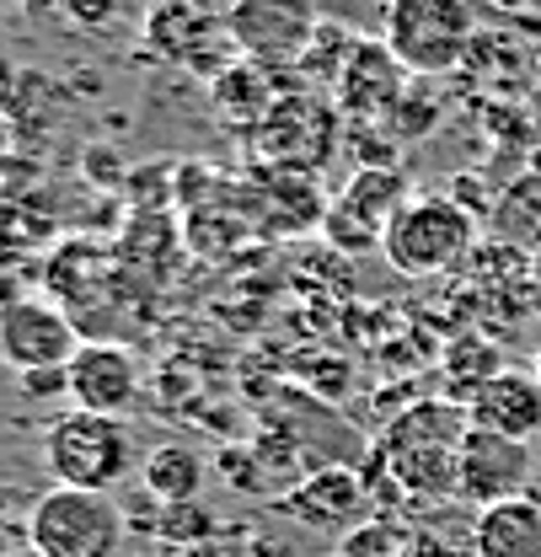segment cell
<instances>
[{
    "label": "cell",
    "mask_w": 541,
    "mask_h": 557,
    "mask_svg": "<svg viewBox=\"0 0 541 557\" xmlns=\"http://www.w3.org/2000/svg\"><path fill=\"white\" fill-rule=\"evenodd\" d=\"M397 553H407V542L392 520H370V525L343 536V557H397Z\"/></svg>",
    "instance_id": "cell-20"
},
{
    "label": "cell",
    "mask_w": 541,
    "mask_h": 557,
    "mask_svg": "<svg viewBox=\"0 0 541 557\" xmlns=\"http://www.w3.org/2000/svg\"><path fill=\"white\" fill-rule=\"evenodd\" d=\"M339 557H343V553H339Z\"/></svg>",
    "instance_id": "cell-30"
},
{
    "label": "cell",
    "mask_w": 541,
    "mask_h": 557,
    "mask_svg": "<svg viewBox=\"0 0 541 557\" xmlns=\"http://www.w3.org/2000/svg\"><path fill=\"white\" fill-rule=\"evenodd\" d=\"M81 348V333L54 300L22 295L11 311H0V359L11 370H44V364H70Z\"/></svg>",
    "instance_id": "cell-9"
},
{
    "label": "cell",
    "mask_w": 541,
    "mask_h": 557,
    "mask_svg": "<svg viewBox=\"0 0 541 557\" xmlns=\"http://www.w3.org/2000/svg\"><path fill=\"white\" fill-rule=\"evenodd\" d=\"M359 504V478L354 472H311L306 483L295 487L290 498H284V509L295 515V520H306V525H343L348 520V509Z\"/></svg>",
    "instance_id": "cell-15"
},
{
    "label": "cell",
    "mask_w": 541,
    "mask_h": 557,
    "mask_svg": "<svg viewBox=\"0 0 541 557\" xmlns=\"http://www.w3.org/2000/svg\"><path fill=\"white\" fill-rule=\"evenodd\" d=\"M258 129V156L269 172H295L311 177L333 161L339 150V102H328L322 91H300V86H279L273 108L253 124Z\"/></svg>",
    "instance_id": "cell-4"
},
{
    "label": "cell",
    "mask_w": 541,
    "mask_h": 557,
    "mask_svg": "<svg viewBox=\"0 0 541 557\" xmlns=\"http://www.w3.org/2000/svg\"><path fill=\"white\" fill-rule=\"evenodd\" d=\"M65 370H70V403H75V408H86V413L124 418L130 408H135L139 386H145L139 359L124 344H108V338L81 344Z\"/></svg>",
    "instance_id": "cell-10"
},
{
    "label": "cell",
    "mask_w": 541,
    "mask_h": 557,
    "mask_svg": "<svg viewBox=\"0 0 541 557\" xmlns=\"http://www.w3.org/2000/svg\"><path fill=\"white\" fill-rule=\"evenodd\" d=\"M381 44L397 54L413 81H440L472 54L477 11L472 0H386Z\"/></svg>",
    "instance_id": "cell-2"
},
{
    "label": "cell",
    "mask_w": 541,
    "mask_h": 557,
    "mask_svg": "<svg viewBox=\"0 0 541 557\" xmlns=\"http://www.w3.org/2000/svg\"><path fill=\"white\" fill-rule=\"evenodd\" d=\"M526 306L541 317V247L531 252V263H526Z\"/></svg>",
    "instance_id": "cell-23"
},
{
    "label": "cell",
    "mask_w": 541,
    "mask_h": 557,
    "mask_svg": "<svg viewBox=\"0 0 541 557\" xmlns=\"http://www.w3.org/2000/svg\"><path fill=\"white\" fill-rule=\"evenodd\" d=\"M209 520L199 515V504H167V520H161V536H204Z\"/></svg>",
    "instance_id": "cell-22"
},
{
    "label": "cell",
    "mask_w": 541,
    "mask_h": 557,
    "mask_svg": "<svg viewBox=\"0 0 541 557\" xmlns=\"http://www.w3.org/2000/svg\"><path fill=\"white\" fill-rule=\"evenodd\" d=\"M204 478H209V467L194 445H156L139 467V483L156 504H194Z\"/></svg>",
    "instance_id": "cell-14"
},
{
    "label": "cell",
    "mask_w": 541,
    "mask_h": 557,
    "mask_svg": "<svg viewBox=\"0 0 541 557\" xmlns=\"http://www.w3.org/2000/svg\"><path fill=\"white\" fill-rule=\"evenodd\" d=\"M354 44H359V33H348V27L333 22V16H322V27H317L306 60L295 70H300L311 86H339V75H343V65H348V54H354Z\"/></svg>",
    "instance_id": "cell-17"
},
{
    "label": "cell",
    "mask_w": 541,
    "mask_h": 557,
    "mask_svg": "<svg viewBox=\"0 0 541 557\" xmlns=\"http://www.w3.org/2000/svg\"><path fill=\"white\" fill-rule=\"evenodd\" d=\"M194 5H199L204 16H214V22H225V16H231V5H236V0H194Z\"/></svg>",
    "instance_id": "cell-25"
},
{
    "label": "cell",
    "mask_w": 541,
    "mask_h": 557,
    "mask_svg": "<svg viewBox=\"0 0 541 557\" xmlns=\"http://www.w3.org/2000/svg\"><path fill=\"white\" fill-rule=\"evenodd\" d=\"M269 75L273 70L253 65V60H236L231 70H220V75L209 81V86H214V108H220L225 119H236V124H258L273 108V97H279L269 86Z\"/></svg>",
    "instance_id": "cell-16"
},
{
    "label": "cell",
    "mask_w": 541,
    "mask_h": 557,
    "mask_svg": "<svg viewBox=\"0 0 541 557\" xmlns=\"http://www.w3.org/2000/svg\"><path fill=\"white\" fill-rule=\"evenodd\" d=\"M11 557H33V547H27V553H11Z\"/></svg>",
    "instance_id": "cell-27"
},
{
    "label": "cell",
    "mask_w": 541,
    "mask_h": 557,
    "mask_svg": "<svg viewBox=\"0 0 541 557\" xmlns=\"http://www.w3.org/2000/svg\"><path fill=\"white\" fill-rule=\"evenodd\" d=\"M467 413L472 429H493V434H509V440H537L541 434V381L537 370H499L488 375L477 392H467Z\"/></svg>",
    "instance_id": "cell-12"
},
{
    "label": "cell",
    "mask_w": 541,
    "mask_h": 557,
    "mask_svg": "<svg viewBox=\"0 0 541 557\" xmlns=\"http://www.w3.org/2000/svg\"><path fill=\"white\" fill-rule=\"evenodd\" d=\"M413 194H407V177L403 172H392V166H359L354 177H348V188H343L339 199L328 205L322 214V236L343 247V252H381V236H386V225H392V214L407 205Z\"/></svg>",
    "instance_id": "cell-7"
},
{
    "label": "cell",
    "mask_w": 541,
    "mask_h": 557,
    "mask_svg": "<svg viewBox=\"0 0 541 557\" xmlns=\"http://www.w3.org/2000/svg\"><path fill=\"white\" fill-rule=\"evenodd\" d=\"M225 27L242 60L263 70H295L322 27V5L317 0H236Z\"/></svg>",
    "instance_id": "cell-6"
},
{
    "label": "cell",
    "mask_w": 541,
    "mask_h": 557,
    "mask_svg": "<svg viewBox=\"0 0 541 557\" xmlns=\"http://www.w3.org/2000/svg\"><path fill=\"white\" fill-rule=\"evenodd\" d=\"M16 300H22V289H16V278H11V274H0V311H11Z\"/></svg>",
    "instance_id": "cell-24"
},
{
    "label": "cell",
    "mask_w": 541,
    "mask_h": 557,
    "mask_svg": "<svg viewBox=\"0 0 541 557\" xmlns=\"http://www.w3.org/2000/svg\"><path fill=\"white\" fill-rule=\"evenodd\" d=\"M33 557H38V553H33Z\"/></svg>",
    "instance_id": "cell-29"
},
{
    "label": "cell",
    "mask_w": 541,
    "mask_h": 557,
    "mask_svg": "<svg viewBox=\"0 0 541 557\" xmlns=\"http://www.w3.org/2000/svg\"><path fill=\"white\" fill-rule=\"evenodd\" d=\"M445 364H451V375L467 386V392H477L488 375H499L504 370V359H499V348L488 344V338H462V344L445 354Z\"/></svg>",
    "instance_id": "cell-19"
},
{
    "label": "cell",
    "mask_w": 541,
    "mask_h": 557,
    "mask_svg": "<svg viewBox=\"0 0 541 557\" xmlns=\"http://www.w3.org/2000/svg\"><path fill=\"white\" fill-rule=\"evenodd\" d=\"M194 557H209V553H194Z\"/></svg>",
    "instance_id": "cell-28"
},
{
    "label": "cell",
    "mask_w": 541,
    "mask_h": 557,
    "mask_svg": "<svg viewBox=\"0 0 541 557\" xmlns=\"http://www.w3.org/2000/svg\"><path fill=\"white\" fill-rule=\"evenodd\" d=\"M22 397H70V370L65 364H44V370H16Z\"/></svg>",
    "instance_id": "cell-21"
},
{
    "label": "cell",
    "mask_w": 541,
    "mask_h": 557,
    "mask_svg": "<svg viewBox=\"0 0 541 557\" xmlns=\"http://www.w3.org/2000/svg\"><path fill=\"white\" fill-rule=\"evenodd\" d=\"M27 547L38 557H119V547H124V509L113 504V493L54 483L49 493H38Z\"/></svg>",
    "instance_id": "cell-5"
},
{
    "label": "cell",
    "mask_w": 541,
    "mask_h": 557,
    "mask_svg": "<svg viewBox=\"0 0 541 557\" xmlns=\"http://www.w3.org/2000/svg\"><path fill=\"white\" fill-rule=\"evenodd\" d=\"M5 145H11V129H5V124H0V156H5Z\"/></svg>",
    "instance_id": "cell-26"
},
{
    "label": "cell",
    "mask_w": 541,
    "mask_h": 557,
    "mask_svg": "<svg viewBox=\"0 0 541 557\" xmlns=\"http://www.w3.org/2000/svg\"><path fill=\"white\" fill-rule=\"evenodd\" d=\"M477 247V214L451 194H413L386 236H381V258L407 278H434L451 274L456 263H467Z\"/></svg>",
    "instance_id": "cell-1"
},
{
    "label": "cell",
    "mask_w": 541,
    "mask_h": 557,
    "mask_svg": "<svg viewBox=\"0 0 541 557\" xmlns=\"http://www.w3.org/2000/svg\"><path fill=\"white\" fill-rule=\"evenodd\" d=\"M531 472H537V461H531L526 440H509V434H493V429H467L462 461H456V498H467L477 509L520 498Z\"/></svg>",
    "instance_id": "cell-8"
},
{
    "label": "cell",
    "mask_w": 541,
    "mask_h": 557,
    "mask_svg": "<svg viewBox=\"0 0 541 557\" xmlns=\"http://www.w3.org/2000/svg\"><path fill=\"white\" fill-rule=\"evenodd\" d=\"M467 547L472 557H541V504L520 493V498L477 509Z\"/></svg>",
    "instance_id": "cell-13"
},
{
    "label": "cell",
    "mask_w": 541,
    "mask_h": 557,
    "mask_svg": "<svg viewBox=\"0 0 541 557\" xmlns=\"http://www.w3.org/2000/svg\"><path fill=\"white\" fill-rule=\"evenodd\" d=\"M407 86H413V75L397 65V54L381 38H359L339 75V113H348L354 124L392 119L397 102L407 97Z\"/></svg>",
    "instance_id": "cell-11"
},
{
    "label": "cell",
    "mask_w": 541,
    "mask_h": 557,
    "mask_svg": "<svg viewBox=\"0 0 541 557\" xmlns=\"http://www.w3.org/2000/svg\"><path fill=\"white\" fill-rule=\"evenodd\" d=\"M33 509H38V493L16 483H0V557L27 553V536H33Z\"/></svg>",
    "instance_id": "cell-18"
},
{
    "label": "cell",
    "mask_w": 541,
    "mask_h": 557,
    "mask_svg": "<svg viewBox=\"0 0 541 557\" xmlns=\"http://www.w3.org/2000/svg\"><path fill=\"white\" fill-rule=\"evenodd\" d=\"M44 467L54 472L60 487L113 493L135 472V434H130L124 418L75 408V413L49 423V434H44Z\"/></svg>",
    "instance_id": "cell-3"
}]
</instances>
